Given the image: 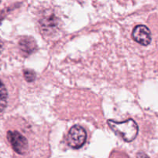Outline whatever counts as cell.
I'll return each instance as SVG.
<instances>
[{
	"label": "cell",
	"instance_id": "cell-1",
	"mask_svg": "<svg viewBox=\"0 0 158 158\" xmlns=\"http://www.w3.org/2000/svg\"><path fill=\"white\" fill-rule=\"evenodd\" d=\"M108 125L116 134L122 137L125 141L131 142L138 134V125L133 119H129L122 122H116L108 120Z\"/></svg>",
	"mask_w": 158,
	"mask_h": 158
},
{
	"label": "cell",
	"instance_id": "cell-2",
	"mask_svg": "<svg viewBox=\"0 0 158 158\" xmlns=\"http://www.w3.org/2000/svg\"><path fill=\"white\" fill-rule=\"evenodd\" d=\"M86 132L85 129L78 125L72 127L67 137L68 144L74 149H78L85 144L86 141Z\"/></svg>",
	"mask_w": 158,
	"mask_h": 158
},
{
	"label": "cell",
	"instance_id": "cell-3",
	"mask_svg": "<svg viewBox=\"0 0 158 158\" xmlns=\"http://www.w3.org/2000/svg\"><path fill=\"white\" fill-rule=\"evenodd\" d=\"M7 138L12 148L17 154H23L28 149V142L26 137L17 131H9L7 133Z\"/></svg>",
	"mask_w": 158,
	"mask_h": 158
},
{
	"label": "cell",
	"instance_id": "cell-4",
	"mask_svg": "<svg viewBox=\"0 0 158 158\" xmlns=\"http://www.w3.org/2000/svg\"><path fill=\"white\" fill-rule=\"evenodd\" d=\"M132 35L136 43L143 46H148L151 42V32L150 29L143 25L136 26L133 29Z\"/></svg>",
	"mask_w": 158,
	"mask_h": 158
},
{
	"label": "cell",
	"instance_id": "cell-5",
	"mask_svg": "<svg viewBox=\"0 0 158 158\" xmlns=\"http://www.w3.org/2000/svg\"><path fill=\"white\" fill-rule=\"evenodd\" d=\"M20 47L24 53H32L36 49L35 40H34L32 37H23V38H22L20 41Z\"/></svg>",
	"mask_w": 158,
	"mask_h": 158
},
{
	"label": "cell",
	"instance_id": "cell-6",
	"mask_svg": "<svg viewBox=\"0 0 158 158\" xmlns=\"http://www.w3.org/2000/svg\"><path fill=\"white\" fill-rule=\"evenodd\" d=\"M8 94L4 84L0 81V112L6 107Z\"/></svg>",
	"mask_w": 158,
	"mask_h": 158
},
{
	"label": "cell",
	"instance_id": "cell-7",
	"mask_svg": "<svg viewBox=\"0 0 158 158\" xmlns=\"http://www.w3.org/2000/svg\"><path fill=\"white\" fill-rule=\"evenodd\" d=\"M23 75H24L25 79L27 82H33L36 78L35 73L33 70H29V69H26L23 72Z\"/></svg>",
	"mask_w": 158,
	"mask_h": 158
},
{
	"label": "cell",
	"instance_id": "cell-8",
	"mask_svg": "<svg viewBox=\"0 0 158 158\" xmlns=\"http://www.w3.org/2000/svg\"><path fill=\"white\" fill-rule=\"evenodd\" d=\"M136 158H150L145 153L143 152H139L136 154Z\"/></svg>",
	"mask_w": 158,
	"mask_h": 158
},
{
	"label": "cell",
	"instance_id": "cell-9",
	"mask_svg": "<svg viewBox=\"0 0 158 158\" xmlns=\"http://www.w3.org/2000/svg\"><path fill=\"white\" fill-rule=\"evenodd\" d=\"M2 48H3V43H2V42L0 40V52L2 50Z\"/></svg>",
	"mask_w": 158,
	"mask_h": 158
}]
</instances>
